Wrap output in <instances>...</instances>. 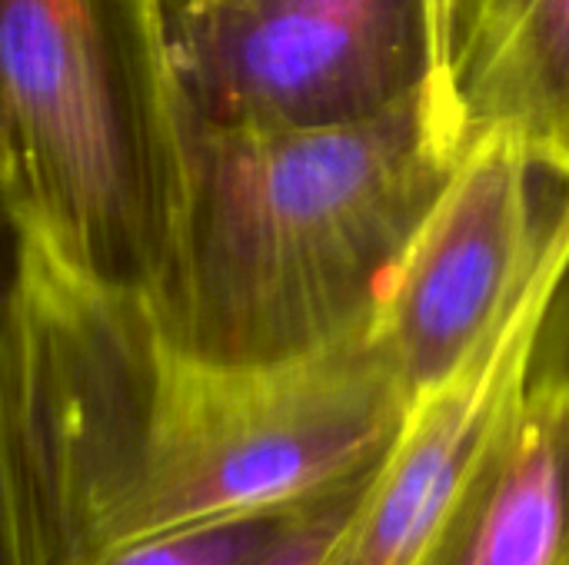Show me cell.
<instances>
[{
	"label": "cell",
	"instance_id": "7",
	"mask_svg": "<svg viewBox=\"0 0 569 565\" xmlns=\"http://www.w3.org/2000/svg\"><path fill=\"white\" fill-rule=\"evenodd\" d=\"M453 97L463 147L513 130L569 180V0H480Z\"/></svg>",
	"mask_w": 569,
	"mask_h": 565
},
{
	"label": "cell",
	"instance_id": "8",
	"mask_svg": "<svg viewBox=\"0 0 569 565\" xmlns=\"http://www.w3.org/2000/svg\"><path fill=\"white\" fill-rule=\"evenodd\" d=\"M297 509L163 529L107 553L93 565H250L283 533Z\"/></svg>",
	"mask_w": 569,
	"mask_h": 565
},
{
	"label": "cell",
	"instance_id": "13",
	"mask_svg": "<svg viewBox=\"0 0 569 565\" xmlns=\"http://www.w3.org/2000/svg\"><path fill=\"white\" fill-rule=\"evenodd\" d=\"M0 226H3V216H0Z\"/></svg>",
	"mask_w": 569,
	"mask_h": 565
},
{
	"label": "cell",
	"instance_id": "4",
	"mask_svg": "<svg viewBox=\"0 0 569 565\" xmlns=\"http://www.w3.org/2000/svg\"><path fill=\"white\" fill-rule=\"evenodd\" d=\"M553 176L513 130L467 140L373 323L410 396L453 376L533 276L569 193V180L543 193Z\"/></svg>",
	"mask_w": 569,
	"mask_h": 565
},
{
	"label": "cell",
	"instance_id": "3",
	"mask_svg": "<svg viewBox=\"0 0 569 565\" xmlns=\"http://www.w3.org/2000/svg\"><path fill=\"white\" fill-rule=\"evenodd\" d=\"M160 13L203 120L337 127L433 107L427 0H160Z\"/></svg>",
	"mask_w": 569,
	"mask_h": 565
},
{
	"label": "cell",
	"instance_id": "11",
	"mask_svg": "<svg viewBox=\"0 0 569 565\" xmlns=\"http://www.w3.org/2000/svg\"><path fill=\"white\" fill-rule=\"evenodd\" d=\"M480 0H427L430 13V40H433V107L443 123V130L463 147V130L457 117V70L477 20Z\"/></svg>",
	"mask_w": 569,
	"mask_h": 565
},
{
	"label": "cell",
	"instance_id": "12",
	"mask_svg": "<svg viewBox=\"0 0 569 565\" xmlns=\"http://www.w3.org/2000/svg\"><path fill=\"white\" fill-rule=\"evenodd\" d=\"M530 386L569 393V266L533 340Z\"/></svg>",
	"mask_w": 569,
	"mask_h": 565
},
{
	"label": "cell",
	"instance_id": "10",
	"mask_svg": "<svg viewBox=\"0 0 569 565\" xmlns=\"http://www.w3.org/2000/svg\"><path fill=\"white\" fill-rule=\"evenodd\" d=\"M373 470L350 480V483H343V486H337V490H330V493H323L320 500L303 503L290 516L283 533L250 565H323L330 549L337 546L340 533L347 529L353 509L360 506Z\"/></svg>",
	"mask_w": 569,
	"mask_h": 565
},
{
	"label": "cell",
	"instance_id": "6",
	"mask_svg": "<svg viewBox=\"0 0 569 565\" xmlns=\"http://www.w3.org/2000/svg\"><path fill=\"white\" fill-rule=\"evenodd\" d=\"M433 565H569V393L527 386Z\"/></svg>",
	"mask_w": 569,
	"mask_h": 565
},
{
	"label": "cell",
	"instance_id": "5",
	"mask_svg": "<svg viewBox=\"0 0 569 565\" xmlns=\"http://www.w3.org/2000/svg\"><path fill=\"white\" fill-rule=\"evenodd\" d=\"M569 266V193L550 243L480 350L413 396L360 506L323 565H433L530 386L540 320Z\"/></svg>",
	"mask_w": 569,
	"mask_h": 565
},
{
	"label": "cell",
	"instance_id": "1",
	"mask_svg": "<svg viewBox=\"0 0 569 565\" xmlns=\"http://www.w3.org/2000/svg\"><path fill=\"white\" fill-rule=\"evenodd\" d=\"M463 147L430 100L337 127L217 123L187 110V200L163 283V346L203 366H277L373 333Z\"/></svg>",
	"mask_w": 569,
	"mask_h": 565
},
{
	"label": "cell",
	"instance_id": "2",
	"mask_svg": "<svg viewBox=\"0 0 569 565\" xmlns=\"http://www.w3.org/2000/svg\"><path fill=\"white\" fill-rule=\"evenodd\" d=\"M187 200L160 0H0V216L67 276L150 300Z\"/></svg>",
	"mask_w": 569,
	"mask_h": 565
},
{
	"label": "cell",
	"instance_id": "9",
	"mask_svg": "<svg viewBox=\"0 0 569 565\" xmlns=\"http://www.w3.org/2000/svg\"><path fill=\"white\" fill-rule=\"evenodd\" d=\"M0 565H40L33 549L27 480H23V443L7 360V336L0 316Z\"/></svg>",
	"mask_w": 569,
	"mask_h": 565
}]
</instances>
